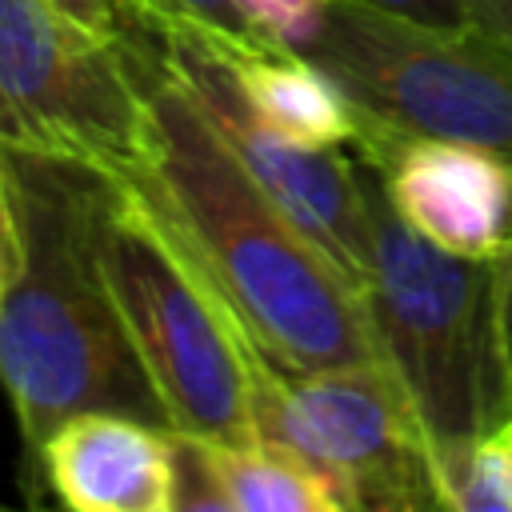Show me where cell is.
<instances>
[{"label":"cell","instance_id":"obj_1","mask_svg":"<svg viewBox=\"0 0 512 512\" xmlns=\"http://www.w3.org/2000/svg\"><path fill=\"white\" fill-rule=\"evenodd\" d=\"M116 56L148 112L144 164L120 180L168 216L256 344L292 372L380 364L360 284L224 148L164 48Z\"/></svg>","mask_w":512,"mask_h":512},{"label":"cell","instance_id":"obj_2","mask_svg":"<svg viewBox=\"0 0 512 512\" xmlns=\"http://www.w3.org/2000/svg\"><path fill=\"white\" fill-rule=\"evenodd\" d=\"M20 264L0 308V388L20 428V480L40 500L44 440L76 412L164 424V408L104 280L96 220L108 172L0 144Z\"/></svg>","mask_w":512,"mask_h":512},{"label":"cell","instance_id":"obj_3","mask_svg":"<svg viewBox=\"0 0 512 512\" xmlns=\"http://www.w3.org/2000/svg\"><path fill=\"white\" fill-rule=\"evenodd\" d=\"M360 176L368 212L364 316L380 368L400 384L420 424L444 496L460 460L512 416L500 256H460L424 240L388 204L364 160Z\"/></svg>","mask_w":512,"mask_h":512},{"label":"cell","instance_id":"obj_4","mask_svg":"<svg viewBox=\"0 0 512 512\" xmlns=\"http://www.w3.org/2000/svg\"><path fill=\"white\" fill-rule=\"evenodd\" d=\"M96 244L168 432L224 444L256 440L244 364L252 332L168 216L136 184L108 176Z\"/></svg>","mask_w":512,"mask_h":512},{"label":"cell","instance_id":"obj_5","mask_svg":"<svg viewBox=\"0 0 512 512\" xmlns=\"http://www.w3.org/2000/svg\"><path fill=\"white\" fill-rule=\"evenodd\" d=\"M292 52L360 116L476 144L512 164V44L472 24H420L368 0H320Z\"/></svg>","mask_w":512,"mask_h":512},{"label":"cell","instance_id":"obj_6","mask_svg":"<svg viewBox=\"0 0 512 512\" xmlns=\"http://www.w3.org/2000/svg\"><path fill=\"white\" fill-rule=\"evenodd\" d=\"M256 440L304 464L340 512L444 508L432 452L400 384L380 364L292 372L244 340Z\"/></svg>","mask_w":512,"mask_h":512},{"label":"cell","instance_id":"obj_7","mask_svg":"<svg viewBox=\"0 0 512 512\" xmlns=\"http://www.w3.org/2000/svg\"><path fill=\"white\" fill-rule=\"evenodd\" d=\"M0 144L128 176L148 112L120 56L52 0H0Z\"/></svg>","mask_w":512,"mask_h":512},{"label":"cell","instance_id":"obj_8","mask_svg":"<svg viewBox=\"0 0 512 512\" xmlns=\"http://www.w3.org/2000/svg\"><path fill=\"white\" fill-rule=\"evenodd\" d=\"M164 60L248 176L360 284L368 264L360 164L340 148H312L276 132L244 96L228 52L172 12L164 16Z\"/></svg>","mask_w":512,"mask_h":512},{"label":"cell","instance_id":"obj_9","mask_svg":"<svg viewBox=\"0 0 512 512\" xmlns=\"http://www.w3.org/2000/svg\"><path fill=\"white\" fill-rule=\"evenodd\" d=\"M360 160L388 204L432 244L460 256L512 248V164L460 140L416 136L356 112Z\"/></svg>","mask_w":512,"mask_h":512},{"label":"cell","instance_id":"obj_10","mask_svg":"<svg viewBox=\"0 0 512 512\" xmlns=\"http://www.w3.org/2000/svg\"><path fill=\"white\" fill-rule=\"evenodd\" d=\"M40 488L72 512H172V432L124 412H76L44 440Z\"/></svg>","mask_w":512,"mask_h":512},{"label":"cell","instance_id":"obj_11","mask_svg":"<svg viewBox=\"0 0 512 512\" xmlns=\"http://www.w3.org/2000/svg\"><path fill=\"white\" fill-rule=\"evenodd\" d=\"M176 512H340L336 496L264 440L224 444L172 432Z\"/></svg>","mask_w":512,"mask_h":512},{"label":"cell","instance_id":"obj_12","mask_svg":"<svg viewBox=\"0 0 512 512\" xmlns=\"http://www.w3.org/2000/svg\"><path fill=\"white\" fill-rule=\"evenodd\" d=\"M228 60L244 96L276 132L312 148H340L356 140V108L300 52L292 48L252 52V56L228 52Z\"/></svg>","mask_w":512,"mask_h":512},{"label":"cell","instance_id":"obj_13","mask_svg":"<svg viewBox=\"0 0 512 512\" xmlns=\"http://www.w3.org/2000/svg\"><path fill=\"white\" fill-rule=\"evenodd\" d=\"M444 504L452 512H512V432L508 420L488 432L448 476Z\"/></svg>","mask_w":512,"mask_h":512},{"label":"cell","instance_id":"obj_14","mask_svg":"<svg viewBox=\"0 0 512 512\" xmlns=\"http://www.w3.org/2000/svg\"><path fill=\"white\" fill-rule=\"evenodd\" d=\"M68 20L104 40L112 52H152L164 48V16L160 0H52Z\"/></svg>","mask_w":512,"mask_h":512},{"label":"cell","instance_id":"obj_15","mask_svg":"<svg viewBox=\"0 0 512 512\" xmlns=\"http://www.w3.org/2000/svg\"><path fill=\"white\" fill-rule=\"evenodd\" d=\"M172 16L192 20L196 28H204L220 48H228L232 56H252V52H276L288 48L280 36H272L256 12L248 8V0H160Z\"/></svg>","mask_w":512,"mask_h":512},{"label":"cell","instance_id":"obj_16","mask_svg":"<svg viewBox=\"0 0 512 512\" xmlns=\"http://www.w3.org/2000/svg\"><path fill=\"white\" fill-rule=\"evenodd\" d=\"M248 8L256 12V20H260L272 36H280V40L292 48V44L304 36V28L312 24L320 0H248Z\"/></svg>","mask_w":512,"mask_h":512},{"label":"cell","instance_id":"obj_17","mask_svg":"<svg viewBox=\"0 0 512 512\" xmlns=\"http://www.w3.org/2000/svg\"><path fill=\"white\" fill-rule=\"evenodd\" d=\"M16 264H20V228H16V208H12L8 172H4V156H0V308L12 288Z\"/></svg>","mask_w":512,"mask_h":512},{"label":"cell","instance_id":"obj_18","mask_svg":"<svg viewBox=\"0 0 512 512\" xmlns=\"http://www.w3.org/2000/svg\"><path fill=\"white\" fill-rule=\"evenodd\" d=\"M368 4H380L388 12H400L420 24H436V28H468L472 24L464 0H368Z\"/></svg>","mask_w":512,"mask_h":512},{"label":"cell","instance_id":"obj_19","mask_svg":"<svg viewBox=\"0 0 512 512\" xmlns=\"http://www.w3.org/2000/svg\"><path fill=\"white\" fill-rule=\"evenodd\" d=\"M472 28L512 44V0H464Z\"/></svg>","mask_w":512,"mask_h":512},{"label":"cell","instance_id":"obj_20","mask_svg":"<svg viewBox=\"0 0 512 512\" xmlns=\"http://www.w3.org/2000/svg\"><path fill=\"white\" fill-rule=\"evenodd\" d=\"M500 324H504V348L512 364V248L500 252Z\"/></svg>","mask_w":512,"mask_h":512},{"label":"cell","instance_id":"obj_21","mask_svg":"<svg viewBox=\"0 0 512 512\" xmlns=\"http://www.w3.org/2000/svg\"><path fill=\"white\" fill-rule=\"evenodd\" d=\"M508 432H512V416H508Z\"/></svg>","mask_w":512,"mask_h":512}]
</instances>
